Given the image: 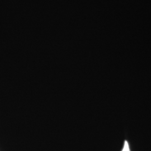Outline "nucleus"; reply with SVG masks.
<instances>
[{
  "mask_svg": "<svg viewBox=\"0 0 151 151\" xmlns=\"http://www.w3.org/2000/svg\"><path fill=\"white\" fill-rule=\"evenodd\" d=\"M122 151H130L129 144L127 140H125L124 142V145Z\"/></svg>",
  "mask_w": 151,
  "mask_h": 151,
  "instance_id": "1",
  "label": "nucleus"
}]
</instances>
